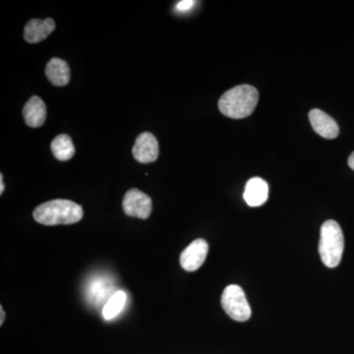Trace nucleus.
<instances>
[{"label": "nucleus", "mask_w": 354, "mask_h": 354, "mask_svg": "<svg viewBox=\"0 0 354 354\" xmlns=\"http://www.w3.org/2000/svg\"><path fill=\"white\" fill-rule=\"evenodd\" d=\"M83 216L80 205L64 199L44 203L32 213L34 220L44 225H72L82 220Z\"/></svg>", "instance_id": "f257e3e1"}, {"label": "nucleus", "mask_w": 354, "mask_h": 354, "mask_svg": "<svg viewBox=\"0 0 354 354\" xmlns=\"http://www.w3.org/2000/svg\"><path fill=\"white\" fill-rule=\"evenodd\" d=\"M259 93L250 85H239L221 95L218 109L227 118L241 120L252 114L257 106Z\"/></svg>", "instance_id": "f03ea898"}, {"label": "nucleus", "mask_w": 354, "mask_h": 354, "mask_svg": "<svg viewBox=\"0 0 354 354\" xmlns=\"http://www.w3.org/2000/svg\"><path fill=\"white\" fill-rule=\"evenodd\" d=\"M344 249V237L341 227L335 221L323 223L319 241V254L324 265L335 268L341 263Z\"/></svg>", "instance_id": "7ed1b4c3"}, {"label": "nucleus", "mask_w": 354, "mask_h": 354, "mask_svg": "<svg viewBox=\"0 0 354 354\" xmlns=\"http://www.w3.org/2000/svg\"><path fill=\"white\" fill-rule=\"evenodd\" d=\"M221 306L232 320L245 322L251 317V307L245 293L239 286H227L221 295Z\"/></svg>", "instance_id": "20e7f679"}, {"label": "nucleus", "mask_w": 354, "mask_h": 354, "mask_svg": "<svg viewBox=\"0 0 354 354\" xmlns=\"http://www.w3.org/2000/svg\"><path fill=\"white\" fill-rule=\"evenodd\" d=\"M122 208L129 216L146 220L152 213V199L138 189H130L123 198Z\"/></svg>", "instance_id": "39448f33"}, {"label": "nucleus", "mask_w": 354, "mask_h": 354, "mask_svg": "<svg viewBox=\"0 0 354 354\" xmlns=\"http://www.w3.org/2000/svg\"><path fill=\"white\" fill-rule=\"evenodd\" d=\"M209 252V245L204 239H196L186 247L180 255V265L185 271L195 272L202 267Z\"/></svg>", "instance_id": "423d86ee"}, {"label": "nucleus", "mask_w": 354, "mask_h": 354, "mask_svg": "<svg viewBox=\"0 0 354 354\" xmlns=\"http://www.w3.org/2000/svg\"><path fill=\"white\" fill-rule=\"evenodd\" d=\"M133 156L141 164H150L158 157V143L152 133L144 132L137 137L132 149Z\"/></svg>", "instance_id": "0eeeda50"}, {"label": "nucleus", "mask_w": 354, "mask_h": 354, "mask_svg": "<svg viewBox=\"0 0 354 354\" xmlns=\"http://www.w3.org/2000/svg\"><path fill=\"white\" fill-rule=\"evenodd\" d=\"M309 120L317 134L325 139L337 138L339 133L337 123L323 111L318 109H312L309 113Z\"/></svg>", "instance_id": "6e6552de"}, {"label": "nucleus", "mask_w": 354, "mask_h": 354, "mask_svg": "<svg viewBox=\"0 0 354 354\" xmlns=\"http://www.w3.org/2000/svg\"><path fill=\"white\" fill-rule=\"evenodd\" d=\"M243 197L250 207L262 206L269 197V186L264 179L253 177L246 183Z\"/></svg>", "instance_id": "1a4fd4ad"}, {"label": "nucleus", "mask_w": 354, "mask_h": 354, "mask_svg": "<svg viewBox=\"0 0 354 354\" xmlns=\"http://www.w3.org/2000/svg\"><path fill=\"white\" fill-rule=\"evenodd\" d=\"M55 23L51 18L32 19L26 25L24 38L28 43L38 44L55 31Z\"/></svg>", "instance_id": "9d476101"}, {"label": "nucleus", "mask_w": 354, "mask_h": 354, "mask_svg": "<svg viewBox=\"0 0 354 354\" xmlns=\"http://www.w3.org/2000/svg\"><path fill=\"white\" fill-rule=\"evenodd\" d=\"M23 115L28 127L32 128L41 127L46 118V106L43 100L36 95L32 97L26 102Z\"/></svg>", "instance_id": "9b49d317"}, {"label": "nucleus", "mask_w": 354, "mask_h": 354, "mask_svg": "<svg viewBox=\"0 0 354 354\" xmlns=\"http://www.w3.org/2000/svg\"><path fill=\"white\" fill-rule=\"evenodd\" d=\"M46 75L53 85L57 86V87L67 85L70 81L68 64L60 58H53L46 64Z\"/></svg>", "instance_id": "f8f14e48"}, {"label": "nucleus", "mask_w": 354, "mask_h": 354, "mask_svg": "<svg viewBox=\"0 0 354 354\" xmlns=\"http://www.w3.org/2000/svg\"><path fill=\"white\" fill-rule=\"evenodd\" d=\"M51 152L60 162H67L73 158L75 147L71 138L66 134H60L50 144Z\"/></svg>", "instance_id": "ddd939ff"}, {"label": "nucleus", "mask_w": 354, "mask_h": 354, "mask_svg": "<svg viewBox=\"0 0 354 354\" xmlns=\"http://www.w3.org/2000/svg\"><path fill=\"white\" fill-rule=\"evenodd\" d=\"M127 293L124 291L118 290L113 293L109 298L108 301L104 304V309H102V315H104V319L111 320L114 317L118 316L127 304Z\"/></svg>", "instance_id": "4468645a"}, {"label": "nucleus", "mask_w": 354, "mask_h": 354, "mask_svg": "<svg viewBox=\"0 0 354 354\" xmlns=\"http://www.w3.org/2000/svg\"><path fill=\"white\" fill-rule=\"evenodd\" d=\"M195 4H196V1H193V0H183L176 4V9L177 12L187 13L192 10Z\"/></svg>", "instance_id": "2eb2a0df"}, {"label": "nucleus", "mask_w": 354, "mask_h": 354, "mask_svg": "<svg viewBox=\"0 0 354 354\" xmlns=\"http://www.w3.org/2000/svg\"><path fill=\"white\" fill-rule=\"evenodd\" d=\"M348 165H349V167H351V169H353V171H354V152L353 153H351V156H349Z\"/></svg>", "instance_id": "dca6fc26"}, {"label": "nucleus", "mask_w": 354, "mask_h": 354, "mask_svg": "<svg viewBox=\"0 0 354 354\" xmlns=\"http://www.w3.org/2000/svg\"><path fill=\"white\" fill-rule=\"evenodd\" d=\"M0 314H1V318H0V325H3L4 320H6V312H4L2 306L0 307Z\"/></svg>", "instance_id": "f3484780"}, {"label": "nucleus", "mask_w": 354, "mask_h": 354, "mask_svg": "<svg viewBox=\"0 0 354 354\" xmlns=\"http://www.w3.org/2000/svg\"><path fill=\"white\" fill-rule=\"evenodd\" d=\"M4 191L3 176L0 174V194H2Z\"/></svg>", "instance_id": "a211bd4d"}]
</instances>
